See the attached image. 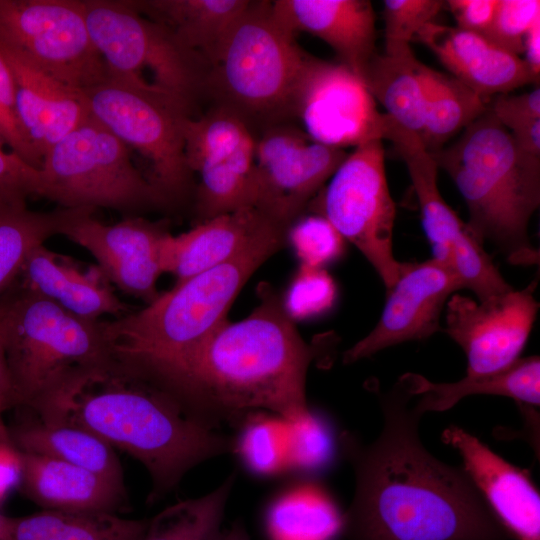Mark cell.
<instances>
[{
    "label": "cell",
    "mask_w": 540,
    "mask_h": 540,
    "mask_svg": "<svg viewBox=\"0 0 540 540\" xmlns=\"http://www.w3.org/2000/svg\"><path fill=\"white\" fill-rule=\"evenodd\" d=\"M383 424L365 444L353 434L341 447L355 475L343 515L348 540H509L463 468L446 464L421 442L422 414L408 373L377 392Z\"/></svg>",
    "instance_id": "cell-1"
},
{
    "label": "cell",
    "mask_w": 540,
    "mask_h": 540,
    "mask_svg": "<svg viewBox=\"0 0 540 540\" xmlns=\"http://www.w3.org/2000/svg\"><path fill=\"white\" fill-rule=\"evenodd\" d=\"M244 319L225 322L177 359L144 371L213 428L236 425L254 410L287 422L307 416L306 376L322 347L308 344L268 283Z\"/></svg>",
    "instance_id": "cell-2"
},
{
    "label": "cell",
    "mask_w": 540,
    "mask_h": 540,
    "mask_svg": "<svg viewBox=\"0 0 540 540\" xmlns=\"http://www.w3.org/2000/svg\"><path fill=\"white\" fill-rule=\"evenodd\" d=\"M30 408L40 419L84 428L138 460L151 478V501L196 465L235 449V439L115 358L73 373Z\"/></svg>",
    "instance_id": "cell-3"
},
{
    "label": "cell",
    "mask_w": 540,
    "mask_h": 540,
    "mask_svg": "<svg viewBox=\"0 0 540 540\" xmlns=\"http://www.w3.org/2000/svg\"><path fill=\"white\" fill-rule=\"evenodd\" d=\"M431 155L464 199L473 236L511 264H536L529 223L540 205V157L523 152L488 110Z\"/></svg>",
    "instance_id": "cell-4"
},
{
    "label": "cell",
    "mask_w": 540,
    "mask_h": 540,
    "mask_svg": "<svg viewBox=\"0 0 540 540\" xmlns=\"http://www.w3.org/2000/svg\"><path fill=\"white\" fill-rule=\"evenodd\" d=\"M286 232L271 225L227 261L176 283L143 309L105 321L114 358L147 371L199 345L228 321L252 274L287 243Z\"/></svg>",
    "instance_id": "cell-5"
},
{
    "label": "cell",
    "mask_w": 540,
    "mask_h": 540,
    "mask_svg": "<svg viewBox=\"0 0 540 540\" xmlns=\"http://www.w3.org/2000/svg\"><path fill=\"white\" fill-rule=\"evenodd\" d=\"M311 56L275 18L271 1H249L208 70L205 93L250 129L287 124Z\"/></svg>",
    "instance_id": "cell-6"
},
{
    "label": "cell",
    "mask_w": 540,
    "mask_h": 540,
    "mask_svg": "<svg viewBox=\"0 0 540 540\" xmlns=\"http://www.w3.org/2000/svg\"><path fill=\"white\" fill-rule=\"evenodd\" d=\"M4 344L18 405L32 407L73 373L114 358L105 321L87 320L24 289H9Z\"/></svg>",
    "instance_id": "cell-7"
},
{
    "label": "cell",
    "mask_w": 540,
    "mask_h": 540,
    "mask_svg": "<svg viewBox=\"0 0 540 540\" xmlns=\"http://www.w3.org/2000/svg\"><path fill=\"white\" fill-rule=\"evenodd\" d=\"M91 40L109 78L179 99L191 109L205 93L208 64L130 0H83Z\"/></svg>",
    "instance_id": "cell-8"
},
{
    "label": "cell",
    "mask_w": 540,
    "mask_h": 540,
    "mask_svg": "<svg viewBox=\"0 0 540 540\" xmlns=\"http://www.w3.org/2000/svg\"><path fill=\"white\" fill-rule=\"evenodd\" d=\"M40 196L63 208L128 216L167 202L134 165L130 148L91 115L44 155Z\"/></svg>",
    "instance_id": "cell-9"
},
{
    "label": "cell",
    "mask_w": 540,
    "mask_h": 540,
    "mask_svg": "<svg viewBox=\"0 0 540 540\" xmlns=\"http://www.w3.org/2000/svg\"><path fill=\"white\" fill-rule=\"evenodd\" d=\"M90 115L150 163L148 177L167 204L191 184L184 122L192 109L172 95L109 78L83 90Z\"/></svg>",
    "instance_id": "cell-10"
},
{
    "label": "cell",
    "mask_w": 540,
    "mask_h": 540,
    "mask_svg": "<svg viewBox=\"0 0 540 540\" xmlns=\"http://www.w3.org/2000/svg\"><path fill=\"white\" fill-rule=\"evenodd\" d=\"M317 201L316 213L364 255L389 290L405 262H399L393 252L396 209L382 140L366 142L347 154Z\"/></svg>",
    "instance_id": "cell-11"
},
{
    "label": "cell",
    "mask_w": 540,
    "mask_h": 540,
    "mask_svg": "<svg viewBox=\"0 0 540 540\" xmlns=\"http://www.w3.org/2000/svg\"><path fill=\"white\" fill-rule=\"evenodd\" d=\"M0 47L82 91L109 77L91 40L83 0H0Z\"/></svg>",
    "instance_id": "cell-12"
},
{
    "label": "cell",
    "mask_w": 540,
    "mask_h": 540,
    "mask_svg": "<svg viewBox=\"0 0 540 540\" xmlns=\"http://www.w3.org/2000/svg\"><path fill=\"white\" fill-rule=\"evenodd\" d=\"M387 122L385 140L393 144L408 170L432 258L451 267L463 289L472 291L478 300L510 291L513 287L500 274L483 245L442 197L437 164L421 139L388 117Z\"/></svg>",
    "instance_id": "cell-13"
},
{
    "label": "cell",
    "mask_w": 540,
    "mask_h": 540,
    "mask_svg": "<svg viewBox=\"0 0 540 540\" xmlns=\"http://www.w3.org/2000/svg\"><path fill=\"white\" fill-rule=\"evenodd\" d=\"M346 156L345 149L314 142L288 123L263 130L255 138V208L288 229Z\"/></svg>",
    "instance_id": "cell-14"
},
{
    "label": "cell",
    "mask_w": 540,
    "mask_h": 540,
    "mask_svg": "<svg viewBox=\"0 0 540 540\" xmlns=\"http://www.w3.org/2000/svg\"><path fill=\"white\" fill-rule=\"evenodd\" d=\"M295 118L312 141L331 147L385 139L387 116L362 79L339 62L311 56L298 87Z\"/></svg>",
    "instance_id": "cell-15"
},
{
    "label": "cell",
    "mask_w": 540,
    "mask_h": 540,
    "mask_svg": "<svg viewBox=\"0 0 540 540\" xmlns=\"http://www.w3.org/2000/svg\"><path fill=\"white\" fill-rule=\"evenodd\" d=\"M94 209L70 208L60 235L86 249L110 283L147 304L161 293L162 246L170 234L164 221L128 216L116 224L93 217Z\"/></svg>",
    "instance_id": "cell-16"
},
{
    "label": "cell",
    "mask_w": 540,
    "mask_h": 540,
    "mask_svg": "<svg viewBox=\"0 0 540 540\" xmlns=\"http://www.w3.org/2000/svg\"><path fill=\"white\" fill-rule=\"evenodd\" d=\"M536 287L535 279L521 290L486 300L457 293L449 298L442 330L465 353L466 374L496 372L520 358L539 310Z\"/></svg>",
    "instance_id": "cell-17"
},
{
    "label": "cell",
    "mask_w": 540,
    "mask_h": 540,
    "mask_svg": "<svg viewBox=\"0 0 540 540\" xmlns=\"http://www.w3.org/2000/svg\"><path fill=\"white\" fill-rule=\"evenodd\" d=\"M461 289L455 271L434 258L405 262L397 282L387 290L378 322L344 352L343 362L351 364L388 347L425 340L441 331L442 311L449 298Z\"/></svg>",
    "instance_id": "cell-18"
},
{
    "label": "cell",
    "mask_w": 540,
    "mask_h": 540,
    "mask_svg": "<svg viewBox=\"0 0 540 540\" xmlns=\"http://www.w3.org/2000/svg\"><path fill=\"white\" fill-rule=\"evenodd\" d=\"M441 439L459 453L464 471L510 539L540 540V495L529 472L456 425Z\"/></svg>",
    "instance_id": "cell-19"
},
{
    "label": "cell",
    "mask_w": 540,
    "mask_h": 540,
    "mask_svg": "<svg viewBox=\"0 0 540 540\" xmlns=\"http://www.w3.org/2000/svg\"><path fill=\"white\" fill-rule=\"evenodd\" d=\"M415 39L438 58L450 75L488 102L496 95L539 83L522 57L482 35L434 21L424 26Z\"/></svg>",
    "instance_id": "cell-20"
},
{
    "label": "cell",
    "mask_w": 540,
    "mask_h": 540,
    "mask_svg": "<svg viewBox=\"0 0 540 540\" xmlns=\"http://www.w3.org/2000/svg\"><path fill=\"white\" fill-rule=\"evenodd\" d=\"M17 280L20 287L83 319L98 321L105 315L116 319L132 311L96 264H84L44 244L30 253Z\"/></svg>",
    "instance_id": "cell-21"
},
{
    "label": "cell",
    "mask_w": 540,
    "mask_h": 540,
    "mask_svg": "<svg viewBox=\"0 0 540 540\" xmlns=\"http://www.w3.org/2000/svg\"><path fill=\"white\" fill-rule=\"evenodd\" d=\"M275 18L289 32L324 41L360 78L376 52L375 13L368 0H275Z\"/></svg>",
    "instance_id": "cell-22"
},
{
    "label": "cell",
    "mask_w": 540,
    "mask_h": 540,
    "mask_svg": "<svg viewBox=\"0 0 540 540\" xmlns=\"http://www.w3.org/2000/svg\"><path fill=\"white\" fill-rule=\"evenodd\" d=\"M15 81L16 110L25 137L42 160L46 152L89 116L82 90L42 72L20 55L0 47Z\"/></svg>",
    "instance_id": "cell-23"
},
{
    "label": "cell",
    "mask_w": 540,
    "mask_h": 540,
    "mask_svg": "<svg viewBox=\"0 0 540 540\" xmlns=\"http://www.w3.org/2000/svg\"><path fill=\"white\" fill-rule=\"evenodd\" d=\"M271 225L277 224L250 207L202 221L179 235L170 233L162 246L163 271L173 274L176 283L186 280L227 261Z\"/></svg>",
    "instance_id": "cell-24"
},
{
    "label": "cell",
    "mask_w": 540,
    "mask_h": 540,
    "mask_svg": "<svg viewBox=\"0 0 540 540\" xmlns=\"http://www.w3.org/2000/svg\"><path fill=\"white\" fill-rule=\"evenodd\" d=\"M20 452L24 495L53 510L113 512L124 503V485L47 456Z\"/></svg>",
    "instance_id": "cell-25"
},
{
    "label": "cell",
    "mask_w": 540,
    "mask_h": 540,
    "mask_svg": "<svg viewBox=\"0 0 540 540\" xmlns=\"http://www.w3.org/2000/svg\"><path fill=\"white\" fill-rule=\"evenodd\" d=\"M143 16L166 26L210 66L249 0H130Z\"/></svg>",
    "instance_id": "cell-26"
},
{
    "label": "cell",
    "mask_w": 540,
    "mask_h": 540,
    "mask_svg": "<svg viewBox=\"0 0 540 540\" xmlns=\"http://www.w3.org/2000/svg\"><path fill=\"white\" fill-rule=\"evenodd\" d=\"M415 406L422 413L441 412L452 408L461 399L475 394L509 397L522 405L540 404V359L538 356L518 358L496 372L468 375L452 383H434L420 374L409 373Z\"/></svg>",
    "instance_id": "cell-27"
},
{
    "label": "cell",
    "mask_w": 540,
    "mask_h": 540,
    "mask_svg": "<svg viewBox=\"0 0 540 540\" xmlns=\"http://www.w3.org/2000/svg\"><path fill=\"white\" fill-rule=\"evenodd\" d=\"M8 431L19 451L57 459L124 485L114 448L84 428L37 417Z\"/></svg>",
    "instance_id": "cell-28"
},
{
    "label": "cell",
    "mask_w": 540,
    "mask_h": 540,
    "mask_svg": "<svg viewBox=\"0 0 540 540\" xmlns=\"http://www.w3.org/2000/svg\"><path fill=\"white\" fill-rule=\"evenodd\" d=\"M147 523L113 512L43 509L22 517L0 514V540H141Z\"/></svg>",
    "instance_id": "cell-29"
},
{
    "label": "cell",
    "mask_w": 540,
    "mask_h": 540,
    "mask_svg": "<svg viewBox=\"0 0 540 540\" xmlns=\"http://www.w3.org/2000/svg\"><path fill=\"white\" fill-rule=\"evenodd\" d=\"M424 67L412 49L397 54L376 53L361 79L385 115L421 139L424 125Z\"/></svg>",
    "instance_id": "cell-30"
},
{
    "label": "cell",
    "mask_w": 540,
    "mask_h": 540,
    "mask_svg": "<svg viewBox=\"0 0 540 540\" xmlns=\"http://www.w3.org/2000/svg\"><path fill=\"white\" fill-rule=\"evenodd\" d=\"M424 125L421 141L433 154L487 110L488 101L450 74L424 67Z\"/></svg>",
    "instance_id": "cell-31"
},
{
    "label": "cell",
    "mask_w": 540,
    "mask_h": 540,
    "mask_svg": "<svg viewBox=\"0 0 540 540\" xmlns=\"http://www.w3.org/2000/svg\"><path fill=\"white\" fill-rule=\"evenodd\" d=\"M255 141L223 158L201 165L196 213L200 222L256 206Z\"/></svg>",
    "instance_id": "cell-32"
},
{
    "label": "cell",
    "mask_w": 540,
    "mask_h": 540,
    "mask_svg": "<svg viewBox=\"0 0 540 540\" xmlns=\"http://www.w3.org/2000/svg\"><path fill=\"white\" fill-rule=\"evenodd\" d=\"M69 208L32 211L27 204H0V298L14 285L30 253L60 234Z\"/></svg>",
    "instance_id": "cell-33"
},
{
    "label": "cell",
    "mask_w": 540,
    "mask_h": 540,
    "mask_svg": "<svg viewBox=\"0 0 540 540\" xmlns=\"http://www.w3.org/2000/svg\"><path fill=\"white\" fill-rule=\"evenodd\" d=\"M267 521L275 540H330L343 526V516L331 498L310 485L279 497Z\"/></svg>",
    "instance_id": "cell-34"
},
{
    "label": "cell",
    "mask_w": 540,
    "mask_h": 540,
    "mask_svg": "<svg viewBox=\"0 0 540 540\" xmlns=\"http://www.w3.org/2000/svg\"><path fill=\"white\" fill-rule=\"evenodd\" d=\"M235 478L232 473L210 493L163 509L148 520L141 540H220Z\"/></svg>",
    "instance_id": "cell-35"
},
{
    "label": "cell",
    "mask_w": 540,
    "mask_h": 540,
    "mask_svg": "<svg viewBox=\"0 0 540 540\" xmlns=\"http://www.w3.org/2000/svg\"><path fill=\"white\" fill-rule=\"evenodd\" d=\"M183 132L185 158L192 173L201 165L227 157L255 141L247 124L222 106L199 118L188 117Z\"/></svg>",
    "instance_id": "cell-36"
},
{
    "label": "cell",
    "mask_w": 540,
    "mask_h": 540,
    "mask_svg": "<svg viewBox=\"0 0 540 540\" xmlns=\"http://www.w3.org/2000/svg\"><path fill=\"white\" fill-rule=\"evenodd\" d=\"M235 449L255 473L270 475L287 468V421L266 416L244 420Z\"/></svg>",
    "instance_id": "cell-37"
},
{
    "label": "cell",
    "mask_w": 540,
    "mask_h": 540,
    "mask_svg": "<svg viewBox=\"0 0 540 540\" xmlns=\"http://www.w3.org/2000/svg\"><path fill=\"white\" fill-rule=\"evenodd\" d=\"M333 439L326 423L312 411L295 422H287V467L299 471L324 468L333 455Z\"/></svg>",
    "instance_id": "cell-38"
},
{
    "label": "cell",
    "mask_w": 540,
    "mask_h": 540,
    "mask_svg": "<svg viewBox=\"0 0 540 540\" xmlns=\"http://www.w3.org/2000/svg\"><path fill=\"white\" fill-rule=\"evenodd\" d=\"M290 243L302 265L322 267L337 259L344 249V239L322 215L299 216L288 227Z\"/></svg>",
    "instance_id": "cell-39"
},
{
    "label": "cell",
    "mask_w": 540,
    "mask_h": 540,
    "mask_svg": "<svg viewBox=\"0 0 540 540\" xmlns=\"http://www.w3.org/2000/svg\"><path fill=\"white\" fill-rule=\"evenodd\" d=\"M444 6L439 0H385L383 2L386 54L411 49L410 42Z\"/></svg>",
    "instance_id": "cell-40"
},
{
    "label": "cell",
    "mask_w": 540,
    "mask_h": 540,
    "mask_svg": "<svg viewBox=\"0 0 540 540\" xmlns=\"http://www.w3.org/2000/svg\"><path fill=\"white\" fill-rule=\"evenodd\" d=\"M336 293L335 282L324 268L301 264L282 301L291 319L304 320L329 310Z\"/></svg>",
    "instance_id": "cell-41"
},
{
    "label": "cell",
    "mask_w": 540,
    "mask_h": 540,
    "mask_svg": "<svg viewBox=\"0 0 540 540\" xmlns=\"http://www.w3.org/2000/svg\"><path fill=\"white\" fill-rule=\"evenodd\" d=\"M538 19L539 0H498L492 22L484 37L520 57L523 53L524 37Z\"/></svg>",
    "instance_id": "cell-42"
},
{
    "label": "cell",
    "mask_w": 540,
    "mask_h": 540,
    "mask_svg": "<svg viewBox=\"0 0 540 540\" xmlns=\"http://www.w3.org/2000/svg\"><path fill=\"white\" fill-rule=\"evenodd\" d=\"M0 134L10 151L31 166L40 169L42 160L24 135L16 110L15 81L0 50Z\"/></svg>",
    "instance_id": "cell-43"
},
{
    "label": "cell",
    "mask_w": 540,
    "mask_h": 540,
    "mask_svg": "<svg viewBox=\"0 0 540 540\" xmlns=\"http://www.w3.org/2000/svg\"><path fill=\"white\" fill-rule=\"evenodd\" d=\"M4 145L0 134V204H26L30 196H40V171Z\"/></svg>",
    "instance_id": "cell-44"
},
{
    "label": "cell",
    "mask_w": 540,
    "mask_h": 540,
    "mask_svg": "<svg viewBox=\"0 0 540 540\" xmlns=\"http://www.w3.org/2000/svg\"><path fill=\"white\" fill-rule=\"evenodd\" d=\"M487 110L509 132L540 119L539 85L522 94L496 95L489 100Z\"/></svg>",
    "instance_id": "cell-45"
},
{
    "label": "cell",
    "mask_w": 540,
    "mask_h": 540,
    "mask_svg": "<svg viewBox=\"0 0 540 540\" xmlns=\"http://www.w3.org/2000/svg\"><path fill=\"white\" fill-rule=\"evenodd\" d=\"M498 0H448L449 8L457 28L484 36L488 30Z\"/></svg>",
    "instance_id": "cell-46"
},
{
    "label": "cell",
    "mask_w": 540,
    "mask_h": 540,
    "mask_svg": "<svg viewBox=\"0 0 540 540\" xmlns=\"http://www.w3.org/2000/svg\"><path fill=\"white\" fill-rule=\"evenodd\" d=\"M17 399L11 381L4 344V305L0 298V441L10 442L9 431L2 416L10 408L17 406Z\"/></svg>",
    "instance_id": "cell-47"
},
{
    "label": "cell",
    "mask_w": 540,
    "mask_h": 540,
    "mask_svg": "<svg viewBox=\"0 0 540 540\" xmlns=\"http://www.w3.org/2000/svg\"><path fill=\"white\" fill-rule=\"evenodd\" d=\"M22 464L19 450L10 442L0 441V503L20 486Z\"/></svg>",
    "instance_id": "cell-48"
},
{
    "label": "cell",
    "mask_w": 540,
    "mask_h": 540,
    "mask_svg": "<svg viewBox=\"0 0 540 540\" xmlns=\"http://www.w3.org/2000/svg\"><path fill=\"white\" fill-rule=\"evenodd\" d=\"M509 133L523 152L540 157V119L533 120Z\"/></svg>",
    "instance_id": "cell-49"
},
{
    "label": "cell",
    "mask_w": 540,
    "mask_h": 540,
    "mask_svg": "<svg viewBox=\"0 0 540 540\" xmlns=\"http://www.w3.org/2000/svg\"><path fill=\"white\" fill-rule=\"evenodd\" d=\"M524 62L533 75L539 78L540 74V19L529 28L523 40Z\"/></svg>",
    "instance_id": "cell-50"
},
{
    "label": "cell",
    "mask_w": 540,
    "mask_h": 540,
    "mask_svg": "<svg viewBox=\"0 0 540 540\" xmlns=\"http://www.w3.org/2000/svg\"><path fill=\"white\" fill-rule=\"evenodd\" d=\"M220 540H251L246 528L241 521H236L232 526L223 531Z\"/></svg>",
    "instance_id": "cell-51"
}]
</instances>
